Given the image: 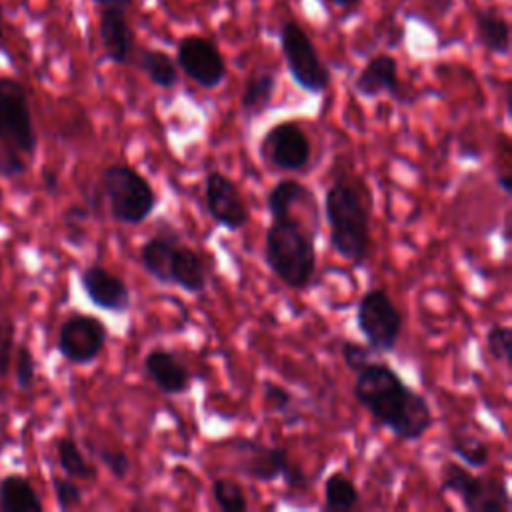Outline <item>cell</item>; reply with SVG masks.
Listing matches in <instances>:
<instances>
[{"label": "cell", "instance_id": "cell-35", "mask_svg": "<svg viewBox=\"0 0 512 512\" xmlns=\"http://www.w3.org/2000/svg\"><path fill=\"white\" fill-rule=\"evenodd\" d=\"M90 212L86 206H70L66 210V216H64V226H66V236H68V242H82L84 238V222L88 220Z\"/></svg>", "mask_w": 512, "mask_h": 512}, {"label": "cell", "instance_id": "cell-22", "mask_svg": "<svg viewBox=\"0 0 512 512\" xmlns=\"http://www.w3.org/2000/svg\"><path fill=\"white\" fill-rule=\"evenodd\" d=\"M296 204H308V206L316 204L314 192L296 178L278 180L266 194V208L270 218L290 214Z\"/></svg>", "mask_w": 512, "mask_h": 512}, {"label": "cell", "instance_id": "cell-12", "mask_svg": "<svg viewBox=\"0 0 512 512\" xmlns=\"http://www.w3.org/2000/svg\"><path fill=\"white\" fill-rule=\"evenodd\" d=\"M176 66L206 90H214L226 80V60L214 42L204 36L192 34L178 42Z\"/></svg>", "mask_w": 512, "mask_h": 512}, {"label": "cell", "instance_id": "cell-31", "mask_svg": "<svg viewBox=\"0 0 512 512\" xmlns=\"http://www.w3.org/2000/svg\"><path fill=\"white\" fill-rule=\"evenodd\" d=\"M52 490L56 496V504L60 510H72L82 506L84 492L80 484L74 478L68 476H54L52 478Z\"/></svg>", "mask_w": 512, "mask_h": 512}, {"label": "cell", "instance_id": "cell-36", "mask_svg": "<svg viewBox=\"0 0 512 512\" xmlns=\"http://www.w3.org/2000/svg\"><path fill=\"white\" fill-rule=\"evenodd\" d=\"M42 184H44V190H46V194H50V196L58 194V190H60V180H58V174H56V172H52V170H44V176H42Z\"/></svg>", "mask_w": 512, "mask_h": 512}, {"label": "cell", "instance_id": "cell-5", "mask_svg": "<svg viewBox=\"0 0 512 512\" xmlns=\"http://www.w3.org/2000/svg\"><path fill=\"white\" fill-rule=\"evenodd\" d=\"M228 448L234 456L232 468L244 478L264 484L282 478L290 488L308 486L306 472L290 462V454L282 446L256 438H236Z\"/></svg>", "mask_w": 512, "mask_h": 512}, {"label": "cell", "instance_id": "cell-13", "mask_svg": "<svg viewBox=\"0 0 512 512\" xmlns=\"http://www.w3.org/2000/svg\"><path fill=\"white\" fill-rule=\"evenodd\" d=\"M80 288L86 298L100 310L124 314L132 306V294L128 284L100 264H90L78 274Z\"/></svg>", "mask_w": 512, "mask_h": 512}, {"label": "cell", "instance_id": "cell-2", "mask_svg": "<svg viewBox=\"0 0 512 512\" xmlns=\"http://www.w3.org/2000/svg\"><path fill=\"white\" fill-rule=\"evenodd\" d=\"M330 248L352 266H364L370 250V212L348 178H336L324 192Z\"/></svg>", "mask_w": 512, "mask_h": 512}, {"label": "cell", "instance_id": "cell-19", "mask_svg": "<svg viewBox=\"0 0 512 512\" xmlns=\"http://www.w3.org/2000/svg\"><path fill=\"white\" fill-rule=\"evenodd\" d=\"M180 240L182 238L176 232V228H172L168 222H162V226H158V230L140 246V254H138L140 266L158 284L162 282L166 258H168L170 250L174 248V244Z\"/></svg>", "mask_w": 512, "mask_h": 512}, {"label": "cell", "instance_id": "cell-41", "mask_svg": "<svg viewBox=\"0 0 512 512\" xmlns=\"http://www.w3.org/2000/svg\"><path fill=\"white\" fill-rule=\"evenodd\" d=\"M0 278H2V266H0Z\"/></svg>", "mask_w": 512, "mask_h": 512}, {"label": "cell", "instance_id": "cell-9", "mask_svg": "<svg viewBox=\"0 0 512 512\" xmlns=\"http://www.w3.org/2000/svg\"><path fill=\"white\" fill-rule=\"evenodd\" d=\"M108 342L106 324L94 316L84 312H74L64 318L56 336L58 354L76 366L92 364Z\"/></svg>", "mask_w": 512, "mask_h": 512}, {"label": "cell", "instance_id": "cell-21", "mask_svg": "<svg viewBox=\"0 0 512 512\" xmlns=\"http://www.w3.org/2000/svg\"><path fill=\"white\" fill-rule=\"evenodd\" d=\"M0 508L4 512H42L44 504L26 476L6 474L0 480Z\"/></svg>", "mask_w": 512, "mask_h": 512}, {"label": "cell", "instance_id": "cell-1", "mask_svg": "<svg viewBox=\"0 0 512 512\" xmlns=\"http://www.w3.org/2000/svg\"><path fill=\"white\" fill-rule=\"evenodd\" d=\"M352 396L370 418L402 442H418L434 424L430 402L384 360H370L354 372Z\"/></svg>", "mask_w": 512, "mask_h": 512}, {"label": "cell", "instance_id": "cell-26", "mask_svg": "<svg viewBox=\"0 0 512 512\" xmlns=\"http://www.w3.org/2000/svg\"><path fill=\"white\" fill-rule=\"evenodd\" d=\"M448 448L460 460V464L468 468H484L490 462V446L474 434H468V432L452 434Z\"/></svg>", "mask_w": 512, "mask_h": 512}, {"label": "cell", "instance_id": "cell-30", "mask_svg": "<svg viewBox=\"0 0 512 512\" xmlns=\"http://www.w3.org/2000/svg\"><path fill=\"white\" fill-rule=\"evenodd\" d=\"M14 376L22 390H30L36 382V358L24 342L14 346Z\"/></svg>", "mask_w": 512, "mask_h": 512}, {"label": "cell", "instance_id": "cell-3", "mask_svg": "<svg viewBox=\"0 0 512 512\" xmlns=\"http://www.w3.org/2000/svg\"><path fill=\"white\" fill-rule=\"evenodd\" d=\"M316 230H310L292 212L272 218L264 236V262L288 288L302 290L316 272Z\"/></svg>", "mask_w": 512, "mask_h": 512}, {"label": "cell", "instance_id": "cell-29", "mask_svg": "<svg viewBox=\"0 0 512 512\" xmlns=\"http://www.w3.org/2000/svg\"><path fill=\"white\" fill-rule=\"evenodd\" d=\"M512 330L508 324L502 322H494L488 332H486V348L490 352V356L496 362H502L506 366H510V356H512Z\"/></svg>", "mask_w": 512, "mask_h": 512}, {"label": "cell", "instance_id": "cell-40", "mask_svg": "<svg viewBox=\"0 0 512 512\" xmlns=\"http://www.w3.org/2000/svg\"><path fill=\"white\" fill-rule=\"evenodd\" d=\"M0 40H2V6H0Z\"/></svg>", "mask_w": 512, "mask_h": 512}, {"label": "cell", "instance_id": "cell-14", "mask_svg": "<svg viewBox=\"0 0 512 512\" xmlns=\"http://www.w3.org/2000/svg\"><path fill=\"white\" fill-rule=\"evenodd\" d=\"M162 286H176L186 294H200L208 284V266L198 250L186 246L182 240L170 250L164 272Z\"/></svg>", "mask_w": 512, "mask_h": 512}, {"label": "cell", "instance_id": "cell-34", "mask_svg": "<svg viewBox=\"0 0 512 512\" xmlns=\"http://www.w3.org/2000/svg\"><path fill=\"white\" fill-rule=\"evenodd\" d=\"M374 350L368 344H360L356 340H342L340 342V356L350 372H358L366 362L374 358Z\"/></svg>", "mask_w": 512, "mask_h": 512}, {"label": "cell", "instance_id": "cell-37", "mask_svg": "<svg viewBox=\"0 0 512 512\" xmlns=\"http://www.w3.org/2000/svg\"><path fill=\"white\" fill-rule=\"evenodd\" d=\"M496 186H498L506 196H510V194H512V176H510V172H500V174H496Z\"/></svg>", "mask_w": 512, "mask_h": 512}, {"label": "cell", "instance_id": "cell-11", "mask_svg": "<svg viewBox=\"0 0 512 512\" xmlns=\"http://www.w3.org/2000/svg\"><path fill=\"white\" fill-rule=\"evenodd\" d=\"M204 206L208 216L228 232L242 230L248 220V204L236 186L234 180H230L224 172L212 170L204 176Z\"/></svg>", "mask_w": 512, "mask_h": 512}, {"label": "cell", "instance_id": "cell-24", "mask_svg": "<svg viewBox=\"0 0 512 512\" xmlns=\"http://www.w3.org/2000/svg\"><path fill=\"white\" fill-rule=\"evenodd\" d=\"M360 504V490L354 480L344 472H332L324 480V504L322 510L350 512Z\"/></svg>", "mask_w": 512, "mask_h": 512}, {"label": "cell", "instance_id": "cell-32", "mask_svg": "<svg viewBox=\"0 0 512 512\" xmlns=\"http://www.w3.org/2000/svg\"><path fill=\"white\" fill-rule=\"evenodd\" d=\"M94 456L98 458L100 464H104V468L116 478V480H124L130 472V458L124 450L118 448H106V446H92Z\"/></svg>", "mask_w": 512, "mask_h": 512}, {"label": "cell", "instance_id": "cell-10", "mask_svg": "<svg viewBox=\"0 0 512 512\" xmlns=\"http://www.w3.org/2000/svg\"><path fill=\"white\" fill-rule=\"evenodd\" d=\"M258 154L278 172H302L312 160V144L296 122L284 120L264 132Z\"/></svg>", "mask_w": 512, "mask_h": 512}, {"label": "cell", "instance_id": "cell-27", "mask_svg": "<svg viewBox=\"0 0 512 512\" xmlns=\"http://www.w3.org/2000/svg\"><path fill=\"white\" fill-rule=\"evenodd\" d=\"M264 404L274 416L284 418L286 426H296L302 422V414L296 408V398L288 388L276 382H264Z\"/></svg>", "mask_w": 512, "mask_h": 512}, {"label": "cell", "instance_id": "cell-15", "mask_svg": "<svg viewBox=\"0 0 512 512\" xmlns=\"http://www.w3.org/2000/svg\"><path fill=\"white\" fill-rule=\"evenodd\" d=\"M142 370L146 378L166 396H180L192 388V376L176 352L168 348H152L144 360Z\"/></svg>", "mask_w": 512, "mask_h": 512}, {"label": "cell", "instance_id": "cell-16", "mask_svg": "<svg viewBox=\"0 0 512 512\" xmlns=\"http://www.w3.org/2000/svg\"><path fill=\"white\" fill-rule=\"evenodd\" d=\"M352 88L362 98H378L380 94H390L394 100L404 102L402 84L398 78V62L390 54L372 56L362 70L356 74Z\"/></svg>", "mask_w": 512, "mask_h": 512}, {"label": "cell", "instance_id": "cell-7", "mask_svg": "<svg viewBox=\"0 0 512 512\" xmlns=\"http://www.w3.org/2000/svg\"><path fill=\"white\" fill-rule=\"evenodd\" d=\"M280 50L296 86L310 94H322L328 88L330 70L298 22L286 20L280 26Z\"/></svg>", "mask_w": 512, "mask_h": 512}, {"label": "cell", "instance_id": "cell-38", "mask_svg": "<svg viewBox=\"0 0 512 512\" xmlns=\"http://www.w3.org/2000/svg\"><path fill=\"white\" fill-rule=\"evenodd\" d=\"M102 8H128L132 0H92Z\"/></svg>", "mask_w": 512, "mask_h": 512}, {"label": "cell", "instance_id": "cell-25", "mask_svg": "<svg viewBox=\"0 0 512 512\" xmlns=\"http://www.w3.org/2000/svg\"><path fill=\"white\" fill-rule=\"evenodd\" d=\"M136 64L146 74V78L158 88L170 90L178 84L176 62L172 60V56H168L162 50H154V48L140 50Z\"/></svg>", "mask_w": 512, "mask_h": 512}, {"label": "cell", "instance_id": "cell-8", "mask_svg": "<svg viewBox=\"0 0 512 512\" xmlns=\"http://www.w3.org/2000/svg\"><path fill=\"white\" fill-rule=\"evenodd\" d=\"M356 328L374 352H392L400 340L402 314L386 288H372L356 304Z\"/></svg>", "mask_w": 512, "mask_h": 512}, {"label": "cell", "instance_id": "cell-20", "mask_svg": "<svg viewBox=\"0 0 512 512\" xmlns=\"http://www.w3.org/2000/svg\"><path fill=\"white\" fill-rule=\"evenodd\" d=\"M474 32L478 44L488 52L496 56L510 54V24L498 10H478L474 16Z\"/></svg>", "mask_w": 512, "mask_h": 512}, {"label": "cell", "instance_id": "cell-33", "mask_svg": "<svg viewBox=\"0 0 512 512\" xmlns=\"http://www.w3.org/2000/svg\"><path fill=\"white\" fill-rule=\"evenodd\" d=\"M16 346V324L10 316H0V378H4L12 364Z\"/></svg>", "mask_w": 512, "mask_h": 512}, {"label": "cell", "instance_id": "cell-4", "mask_svg": "<svg viewBox=\"0 0 512 512\" xmlns=\"http://www.w3.org/2000/svg\"><path fill=\"white\" fill-rule=\"evenodd\" d=\"M100 194L106 198L112 220L126 226H138L148 220L158 204L148 178L124 162L108 164L102 170Z\"/></svg>", "mask_w": 512, "mask_h": 512}, {"label": "cell", "instance_id": "cell-39", "mask_svg": "<svg viewBox=\"0 0 512 512\" xmlns=\"http://www.w3.org/2000/svg\"><path fill=\"white\" fill-rule=\"evenodd\" d=\"M328 2H332V4H336L340 8H348L350 10V8H356L360 0H328Z\"/></svg>", "mask_w": 512, "mask_h": 512}, {"label": "cell", "instance_id": "cell-23", "mask_svg": "<svg viewBox=\"0 0 512 512\" xmlns=\"http://www.w3.org/2000/svg\"><path fill=\"white\" fill-rule=\"evenodd\" d=\"M56 460L62 472L74 480H94L98 476L96 466L84 456L82 448L72 436H60L54 444Z\"/></svg>", "mask_w": 512, "mask_h": 512}, {"label": "cell", "instance_id": "cell-6", "mask_svg": "<svg viewBox=\"0 0 512 512\" xmlns=\"http://www.w3.org/2000/svg\"><path fill=\"white\" fill-rule=\"evenodd\" d=\"M440 488L460 498L468 512H510V492L502 478L472 474L460 462H444L440 470Z\"/></svg>", "mask_w": 512, "mask_h": 512}, {"label": "cell", "instance_id": "cell-28", "mask_svg": "<svg viewBox=\"0 0 512 512\" xmlns=\"http://www.w3.org/2000/svg\"><path fill=\"white\" fill-rule=\"evenodd\" d=\"M210 490L214 504L222 512H246L250 508L242 484L232 478H214Z\"/></svg>", "mask_w": 512, "mask_h": 512}, {"label": "cell", "instance_id": "cell-18", "mask_svg": "<svg viewBox=\"0 0 512 512\" xmlns=\"http://www.w3.org/2000/svg\"><path fill=\"white\" fill-rule=\"evenodd\" d=\"M276 84H278V74L270 66H258L250 74L240 94V116L246 122L262 116L270 108L276 92Z\"/></svg>", "mask_w": 512, "mask_h": 512}, {"label": "cell", "instance_id": "cell-17", "mask_svg": "<svg viewBox=\"0 0 512 512\" xmlns=\"http://www.w3.org/2000/svg\"><path fill=\"white\" fill-rule=\"evenodd\" d=\"M98 32L106 58L114 64H126L134 46L126 8H102Z\"/></svg>", "mask_w": 512, "mask_h": 512}]
</instances>
